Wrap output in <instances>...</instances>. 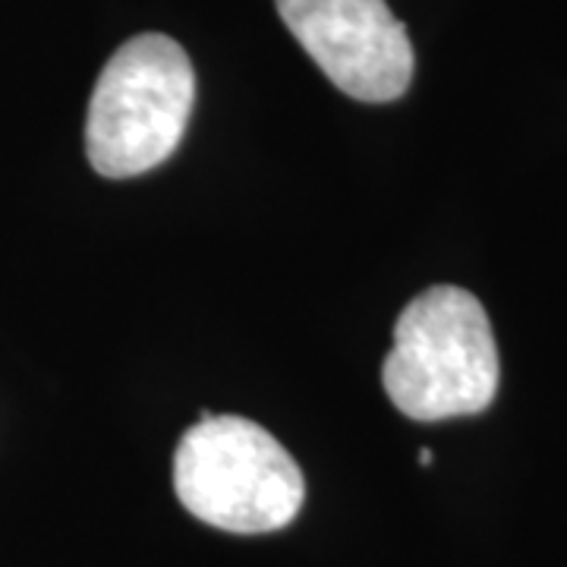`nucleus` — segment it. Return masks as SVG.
Returning <instances> with one entry per match:
<instances>
[{
  "label": "nucleus",
  "instance_id": "obj_5",
  "mask_svg": "<svg viewBox=\"0 0 567 567\" xmlns=\"http://www.w3.org/2000/svg\"><path fill=\"white\" fill-rule=\"evenodd\" d=\"M420 464L423 466L432 464V451H429V447H423V451H420Z\"/></svg>",
  "mask_w": 567,
  "mask_h": 567
},
{
  "label": "nucleus",
  "instance_id": "obj_3",
  "mask_svg": "<svg viewBox=\"0 0 567 567\" xmlns=\"http://www.w3.org/2000/svg\"><path fill=\"white\" fill-rule=\"evenodd\" d=\"M196 102V73L181 44L158 32L117 48L95 82L85 152L111 177H140L164 164L181 145Z\"/></svg>",
  "mask_w": 567,
  "mask_h": 567
},
{
  "label": "nucleus",
  "instance_id": "obj_2",
  "mask_svg": "<svg viewBox=\"0 0 567 567\" xmlns=\"http://www.w3.org/2000/svg\"><path fill=\"white\" fill-rule=\"evenodd\" d=\"M181 505L224 533H275L293 524L306 498L300 464L259 423L203 413L174 454Z\"/></svg>",
  "mask_w": 567,
  "mask_h": 567
},
{
  "label": "nucleus",
  "instance_id": "obj_4",
  "mask_svg": "<svg viewBox=\"0 0 567 567\" xmlns=\"http://www.w3.org/2000/svg\"><path fill=\"white\" fill-rule=\"evenodd\" d=\"M284 25L328 80L357 102H398L413 82V44L385 0H275Z\"/></svg>",
  "mask_w": 567,
  "mask_h": 567
},
{
  "label": "nucleus",
  "instance_id": "obj_1",
  "mask_svg": "<svg viewBox=\"0 0 567 567\" xmlns=\"http://www.w3.org/2000/svg\"><path fill=\"white\" fill-rule=\"evenodd\" d=\"M498 347L483 303L454 284L429 287L394 322L382 363L391 404L416 423L476 416L498 394Z\"/></svg>",
  "mask_w": 567,
  "mask_h": 567
}]
</instances>
